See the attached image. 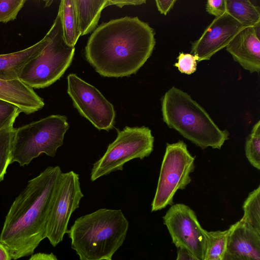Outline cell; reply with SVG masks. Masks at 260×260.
I'll use <instances>...</instances> for the list:
<instances>
[{
    "label": "cell",
    "mask_w": 260,
    "mask_h": 260,
    "mask_svg": "<svg viewBox=\"0 0 260 260\" xmlns=\"http://www.w3.org/2000/svg\"><path fill=\"white\" fill-rule=\"evenodd\" d=\"M243 27L227 13L216 17L200 38L192 43L191 52L198 61L209 60L230 43Z\"/></svg>",
    "instance_id": "obj_12"
},
{
    "label": "cell",
    "mask_w": 260,
    "mask_h": 260,
    "mask_svg": "<svg viewBox=\"0 0 260 260\" xmlns=\"http://www.w3.org/2000/svg\"><path fill=\"white\" fill-rule=\"evenodd\" d=\"M194 157L183 141L167 144L151 211L172 205L176 191L184 189L191 182L190 174L194 169Z\"/></svg>",
    "instance_id": "obj_8"
},
{
    "label": "cell",
    "mask_w": 260,
    "mask_h": 260,
    "mask_svg": "<svg viewBox=\"0 0 260 260\" xmlns=\"http://www.w3.org/2000/svg\"><path fill=\"white\" fill-rule=\"evenodd\" d=\"M47 33L48 43L25 66L18 78L33 89L48 87L59 79L70 66L74 55L75 47L68 45L64 39L59 7Z\"/></svg>",
    "instance_id": "obj_6"
},
{
    "label": "cell",
    "mask_w": 260,
    "mask_h": 260,
    "mask_svg": "<svg viewBox=\"0 0 260 260\" xmlns=\"http://www.w3.org/2000/svg\"><path fill=\"white\" fill-rule=\"evenodd\" d=\"M206 11L216 17L226 13L225 0H208L206 4Z\"/></svg>",
    "instance_id": "obj_27"
},
{
    "label": "cell",
    "mask_w": 260,
    "mask_h": 260,
    "mask_svg": "<svg viewBox=\"0 0 260 260\" xmlns=\"http://www.w3.org/2000/svg\"><path fill=\"white\" fill-rule=\"evenodd\" d=\"M233 226L232 224L224 231H206V248L204 260L223 259Z\"/></svg>",
    "instance_id": "obj_20"
},
{
    "label": "cell",
    "mask_w": 260,
    "mask_h": 260,
    "mask_svg": "<svg viewBox=\"0 0 260 260\" xmlns=\"http://www.w3.org/2000/svg\"><path fill=\"white\" fill-rule=\"evenodd\" d=\"M176 2V0H156L155 3L159 12L166 15L173 8Z\"/></svg>",
    "instance_id": "obj_28"
},
{
    "label": "cell",
    "mask_w": 260,
    "mask_h": 260,
    "mask_svg": "<svg viewBox=\"0 0 260 260\" xmlns=\"http://www.w3.org/2000/svg\"><path fill=\"white\" fill-rule=\"evenodd\" d=\"M155 32L138 17L125 16L102 23L92 32L85 48L86 59L106 77L135 74L150 57Z\"/></svg>",
    "instance_id": "obj_1"
},
{
    "label": "cell",
    "mask_w": 260,
    "mask_h": 260,
    "mask_svg": "<svg viewBox=\"0 0 260 260\" xmlns=\"http://www.w3.org/2000/svg\"><path fill=\"white\" fill-rule=\"evenodd\" d=\"M128 226L121 210L101 208L78 218L67 233L80 260H112Z\"/></svg>",
    "instance_id": "obj_3"
},
{
    "label": "cell",
    "mask_w": 260,
    "mask_h": 260,
    "mask_svg": "<svg viewBox=\"0 0 260 260\" xmlns=\"http://www.w3.org/2000/svg\"><path fill=\"white\" fill-rule=\"evenodd\" d=\"M67 120L64 115H51L15 128L11 164L17 162L24 166L42 153L55 156L69 128Z\"/></svg>",
    "instance_id": "obj_5"
},
{
    "label": "cell",
    "mask_w": 260,
    "mask_h": 260,
    "mask_svg": "<svg viewBox=\"0 0 260 260\" xmlns=\"http://www.w3.org/2000/svg\"><path fill=\"white\" fill-rule=\"evenodd\" d=\"M222 260H245L244 259L239 257L225 252Z\"/></svg>",
    "instance_id": "obj_33"
},
{
    "label": "cell",
    "mask_w": 260,
    "mask_h": 260,
    "mask_svg": "<svg viewBox=\"0 0 260 260\" xmlns=\"http://www.w3.org/2000/svg\"><path fill=\"white\" fill-rule=\"evenodd\" d=\"M163 120L167 125L202 149H220L229 139L206 111L186 92L175 87L169 89L161 101Z\"/></svg>",
    "instance_id": "obj_4"
},
{
    "label": "cell",
    "mask_w": 260,
    "mask_h": 260,
    "mask_svg": "<svg viewBox=\"0 0 260 260\" xmlns=\"http://www.w3.org/2000/svg\"><path fill=\"white\" fill-rule=\"evenodd\" d=\"M81 36L93 31L102 10L109 6V0H74Z\"/></svg>",
    "instance_id": "obj_17"
},
{
    "label": "cell",
    "mask_w": 260,
    "mask_h": 260,
    "mask_svg": "<svg viewBox=\"0 0 260 260\" xmlns=\"http://www.w3.org/2000/svg\"><path fill=\"white\" fill-rule=\"evenodd\" d=\"M173 243L198 258L204 260L206 248V230L194 212L183 204L172 205L163 217Z\"/></svg>",
    "instance_id": "obj_11"
},
{
    "label": "cell",
    "mask_w": 260,
    "mask_h": 260,
    "mask_svg": "<svg viewBox=\"0 0 260 260\" xmlns=\"http://www.w3.org/2000/svg\"><path fill=\"white\" fill-rule=\"evenodd\" d=\"M110 6L114 5L120 8L125 6L140 5L146 3L145 0H109Z\"/></svg>",
    "instance_id": "obj_29"
},
{
    "label": "cell",
    "mask_w": 260,
    "mask_h": 260,
    "mask_svg": "<svg viewBox=\"0 0 260 260\" xmlns=\"http://www.w3.org/2000/svg\"><path fill=\"white\" fill-rule=\"evenodd\" d=\"M154 137L146 126H126L117 131L102 157L93 165L90 179L94 181L111 173L122 170L124 165L135 158L142 159L153 150Z\"/></svg>",
    "instance_id": "obj_7"
},
{
    "label": "cell",
    "mask_w": 260,
    "mask_h": 260,
    "mask_svg": "<svg viewBox=\"0 0 260 260\" xmlns=\"http://www.w3.org/2000/svg\"><path fill=\"white\" fill-rule=\"evenodd\" d=\"M83 197L79 175L73 171L62 172L46 226V237L53 246L62 241L71 216L79 208Z\"/></svg>",
    "instance_id": "obj_9"
},
{
    "label": "cell",
    "mask_w": 260,
    "mask_h": 260,
    "mask_svg": "<svg viewBox=\"0 0 260 260\" xmlns=\"http://www.w3.org/2000/svg\"><path fill=\"white\" fill-rule=\"evenodd\" d=\"M245 154L250 164L260 169V121L253 126L245 143Z\"/></svg>",
    "instance_id": "obj_22"
},
{
    "label": "cell",
    "mask_w": 260,
    "mask_h": 260,
    "mask_svg": "<svg viewBox=\"0 0 260 260\" xmlns=\"http://www.w3.org/2000/svg\"><path fill=\"white\" fill-rule=\"evenodd\" d=\"M14 127L0 131V182L3 180L6 170L11 164V151L14 133Z\"/></svg>",
    "instance_id": "obj_23"
},
{
    "label": "cell",
    "mask_w": 260,
    "mask_h": 260,
    "mask_svg": "<svg viewBox=\"0 0 260 260\" xmlns=\"http://www.w3.org/2000/svg\"><path fill=\"white\" fill-rule=\"evenodd\" d=\"M25 2V0H0V22L15 20Z\"/></svg>",
    "instance_id": "obj_25"
},
{
    "label": "cell",
    "mask_w": 260,
    "mask_h": 260,
    "mask_svg": "<svg viewBox=\"0 0 260 260\" xmlns=\"http://www.w3.org/2000/svg\"><path fill=\"white\" fill-rule=\"evenodd\" d=\"M67 81L68 93L79 114L99 130L112 129L116 117L113 105L96 87L77 75L69 74Z\"/></svg>",
    "instance_id": "obj_10"
},
{
    "label": "cell",
    "mask_w": 260,
    "mask_h": 260,
    "mask_svg": "<svg viewBox=\"0 0 260 260\" xmlns=\"http://www.w3.org/2000/svg\"><path fill=\"white\" fill-rule=\"evenodd\" d=\"M61 10L62 23L64 39L68 45L75 47L81 36L74 0H62L59 6Z\"/></svg>",
    "instance_id": "obj_19"
},
{
    "label": "cell",
    "mask_w": 260,
    "mask_h": 260,
    "mask_svg": "<svg viewBox=\"0 0 260 260\" xmlns=\"http://www.w3.org/2000/svg\"><path fill=\"white\" fill-rule=\"evenodd\" d=\"M178 62L174 64L182 73L190 75L197 70V59L191 54L180 53L177 57Z\"/></svg>",
    "instance_id": "obj_26"
},
{
    "label": "cell",
    "mask_w": 260,
    "mask_h": 260,
    "mask_svg": "<svg viewBox=\"0 0 260 260\" xmlns=\"http://www.w3.org/2000/svg\"><path fill=\"white\" fill-rule=\"evenodd\" d=\"M28 260H58V259L52 253L39 252L32 255Z\"/></svg>",
    "instance_id": "obj_30"
},
{
    "label": "cell",
    "mask_w": 260,
    "mask_h": 260,
    "mask_svg": "<svg viewBox=\"0 0 260 260\" xmlns=\"http://www.w3.org/2000/svg\"><path fill=\"white\" fill-rule=\"evenodd\" d=\"M49 40L48 33L37 43L17 52L0 54V79H18L25 66L37 56Z\"/></svg>",
    "instance_id": "obj_16"
},
{
    "label": "cell",
    "mask_w": 260,
    "mask_h": 260,
    "mask_svg": "<svg viewBox=\"0 0 260 260\" xmlns=\"http://www.w3.org/2000/svg\"><path fill=\"white\" fill-rule=\"evenodd\" d=\"M12 257L8 249L0 243V260H11Z\"/></svg>",
    "instance_id": "obj_32"
},
{
    "label": "cell",
    "mask_w": 260,
    "mask_h": 260,
    "mask_svg": "<svg viewBox=\"0 0 260 260\" xmlns=\"http://www.w3.org/2000/svg\"><path fill=\"white\" fill-rule=\"evenodd\" d=\"M0 99L14 105L27 115L42 109L45 105L44 100L34 89L19 79H0Z\"/></svg>",
    "instance_id": "obj_14"
},
{
    "label": "cell",
    "mask_w": 260,
    "mask_h": 260,
    "mask_svg": "<svg viewBox=\"0 0 260 260\" xmlns=\"http://www.w3.org/2000/svg\"><path fill=\"white\" fill-rule=\"evenodd\" d=\"M176 260H199L185 250L178 249Z\"/></svg>",
    "instance_id": "obj_31"
},
{
    "label": "cell",
    "mask_w": 260,
    "mask_h": 260,
    "mask_svg": "<svg viewBox=\"0 0 260 260\" xmlns=\"http://www.w3.org/2000/svg\"><path fill=\"white\" fill-rule=\"evenodd\" d=\"M21 112L14 105L0 99V131L13 127L16 118Z\"/></svg>",
    "instance_id": "obj_24"
},
{
    "label": "cell",
    "mask_w": 260,
    "mask_h": 260,
    "mask_svg": "<svg viewBox=\"0 0 260 260\" xmlns=\"http://www.w3.org/2000/svg\"><path fill=\"white\" fill-rule=\"evenodd\" d=\"M49 166L29 180L16 198L6 216L0 243L16 260L32 254L46 237L47 223L61 174Z\"/></svg>",
    "instance_id": "obj_2"
},
{
    "label": "cell",
    "mask_w": 260,
    "mask_h": 260,
    "mask_svg": "<svg viewBox=\"0 0 260 260\" xmlns=\"http://www.w3.org/2000/svg\"><path fill=\"white\" fill-rule=\"evenodd\" d=\"M244 215L239 220L247 228L260 233V186L251 192L243 205Z\"/></svg>",
    "instance_id": "obj_21"
},
{
    "label": "cell",
    "mask_w": 260,
    "mask_h": 260,
    "mask_svg": "<svg viewBox=\"0 0 260 260\" xmlns=\"http://www.w3.org/2000/svg\"><path fill=\"white\" fill-rule=\"evenodd\" d=\"M212 260H221V259H212Z\"/></svg>",
    "instance_id": "obj_34"
},
{
    "label": "cell",
    "mask_w": 260,
    "mask_h": 260,
    "mask_svg": "<svg viewBox=\"0 0 260 260\" xmlns=\"http://www.w3.org/2000/svg\"><path fill=\"white\" fill-rule=\"evenodd\" d=\"M226 13L243 28L259 26V8L249 0H225Z\"/></svg>",
    "instance_id": "obj_18"
},
{
    "label": "cell",
    "mask_w": 260,
    "mask_h": 260,
    "mask_svg": "<svg viewBox=\"0 0 260 260\" xmlns=\"http://www.w3.org/2000/svg\"><path fill=\"white\" fill-rule=\"evenodd\" d=\"M259 26L242 28L226 47V50L245 70L260 71Z\"/></svg>",
    "instance_id": "obj_13"
},
{
    "label": "cell",
    "mask_w": 260,
    "mask_h": 260,
    "mask_svg": "<svg viewBox=\"0 0 260 260\" xmlns=\"http://www.w3.org/2000/svg\"><path fill=\"white\" fill-rule=\"evenodd\" d=\"M226 252L245 260H260V233L240 221L233 224Z\"/></svg>",
    "instance_id": "obj_15"
}]
</instances>
